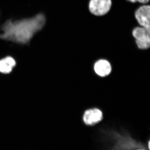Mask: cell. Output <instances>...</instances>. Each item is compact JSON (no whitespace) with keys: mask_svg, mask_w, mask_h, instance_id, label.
Returning <instances> with one entry per match:
<instances>
[{"mask_svg":"<svg viewBox=\"0 0 150 150\" xmlns=\"http://www.w3.org/2000/svg\"><path fill=\"white\" fill-rule=\"evenodd\" d=\"M132 35L136 39L138 48L146 49L150 46V28L140 26L134 28Z\"/></svg>","mask_w":150,"mask_h":150,"instance_id":"cell-2","label":"cell"},{"mask_svg":"<svg viewBox=\"0 0 150 150\" xmlns=\"http://www.w3.org/2000/svg\"><path fill=\"white\" fill-rule=\"evenodd\" d=\"M95 71L98 76L105 77L110 74L111 67L109 62L105 60H100L94 65Z\"/></svg>","mask_w":150,"mask_h":150,"instance_id":"cell-6","label":"cell"},{"mask_svg":"<svg viewBox=\"0 0 150 150\" xmlns=\"http://www.w3.org/2000/svg\"><path fill=\"white\" fill-rule=\"evenodd\" d=\"M135 16L140 26L150 28V6H142L135 12Z\"/></svg>","mask_w":150,"mask_h":150,"instance_id":"cell-4","label":"cell"},{"mask_svg":"<svg viewBox=\"0 0 150 150\" xmlns=\"http://www.w3.org/2000/svg\"><path fill=\"white\" fill-rule=\"evenodd\" d=\"M149 149H150V142H149Z\"/></svg>","mask_w":150,"mask_h":150,"instance_id":"cell-10","label":"cell"},{"mask_svg":"<svg viewBox=\"0 0 150 150\" xmlns=\"http://www.w3.org/2000/svg\"><path fill=\"white\" fill-rule=\"evenodd\" d=\"M128 1L130 2L131 3H136L137 2H138V0H127Z\"/></svg>","mask_w":150,"mask_h":150,"instance_id":"cell-9","label":"cell"},{"mask_svg":"<svg viewBox=\"0 0 150 150\" xmlns=\"http://www.w3.org/2000/svg\"><path fill=\"white\" fill-rule=\"evenodd\" d=\"M83 118L86 125H94L102 120V112L97 108L89 109L85 112Z\"/></svg>","mask_w":150,"mask_h":150,"instance_id":"cell-5","label":"cell"},{"mask_svg":"<svg viewBox=\"0 0 150 150\" xmlns=\"http://www.w3.org/2000/svg\"><path fill=\"white\" fill-rule=\"evenodd\" d=\"M112 6L111 0H90L88 8L90 11L96 16H101L106 14Z\"/></svg>","mask_w":150,"mask_h":150,"instance_id":"cell-3","label":"cell"},{"mask_svg":"<svg viewBox=\"0 0 150 150\" xmlns=\"http://www.w3.org/2000/svg\"><path fill=\"white\" fill-rule=\"evenodd\" d=\"M45 23L46 18L43 14L14 21L8 20L2 26L3 33L0 38L19 44H27Z\"/></svg>","mask_w":150,"mask_h":150,"instance_id":"cell-1","label":"cell"},{"mask_svg":"<svg viewBox=\"0 0 150 150\" xmlns=\"http://www.w3.org/2000/svg\"><path fill=\"white\" fill-rule=\"evenodd\" d=\"M146 150L144 149H139V150Z\"/></svg>","mask_w":150,"mask_h":150,"instance_id":"cell-11","label":"cell"},{"mask_svg":"<svg viewBox=\"0 0 150 150\" xmlns=\"http://www.w3.org/2000/svg\"><path fill=\"white\" fill-rule=\"evenodd\" d=\"M16 65V62L12 57H6L0 60V72L8 74L12 71Z\"/></svg>","mask_w":150,"mask_h":150,"instance_id":"cell-7","label":"cell"},{"mask_svg":"<svg viewBox=\"0 0 150 150\" xmlns=\"http://www.w3.org/2000/svg\"><path fill=\"white\" fill-rule=\"evenodd\" d=\"M149 0H138L139 3L143 4H146L149 2Z\"/></svg>","mask_w":150,"mask_h":150,"instance_id":"cell-8","label":"cell"}]
</instances>
